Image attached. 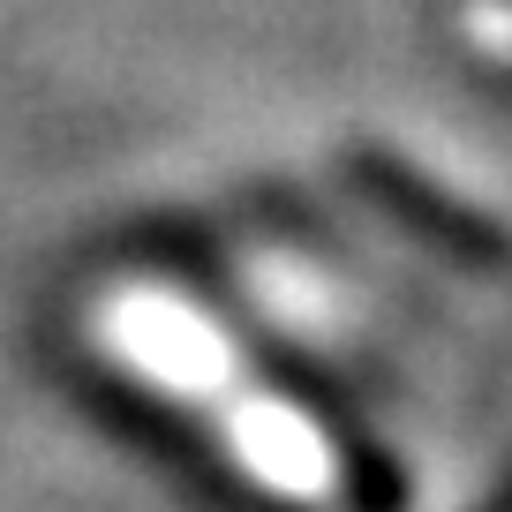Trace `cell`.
I'll use <instances>...</instances> for the list:
<instances>
[{
  "label": "cell",
  "mask_w": 512,
  "mask_h": 512,
  "mask_svg": "<svg viewBox=\"0 0 512 512\" xmlns=\"http://www.w3.org/2000/svg\"><path fill=\"white\" fill-rule=\"evenodd\" d=\"M91 324H98V347L128 377H144L159 392H174L181 407H196L264 490H279V497H332L339 490V467L324 452L317 422L294 415L287 400H272L174 287H113L91 309Z\"/></svg>",
  "instance_id": "1"
}]
</instances>
